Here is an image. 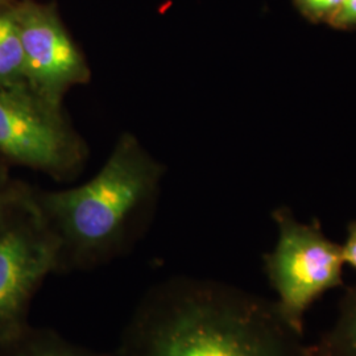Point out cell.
<instances>
[{
  "label": "cell",
  "instance_id": "3957f363",
  "mask_svg": "<svg viewBox=\"0 0 356 356\" xmlns=\"http://www.w3.org/2000/svg\"><path fill=\"white\" fill-rule=\"evenodd\" d=\"M272 216L279 241L264 256V269L282 317L304 337L309 307L325 293L344 285L342 245L322 232L318 220L300 223L288 207L275 210Z\"/></svg>",
  "mask_w": 356,
  "mask_h": 356
},
{
  "label": "cell",
  "instance_id": "277c9868",
  "mask_svg": "<svg viewBox=\"0 0 356 356\" xmlns=\"http://www.w3.org/2000/svg\"><path fill=\"white\" fill-rule=\"evenodd\" d=\"M89 149L63 107L51 106L28 88L0 90V157L57 181L76 177Z\"/></svg>",
  "mask_w": 356,
  "mask_h": 356
},
{
  "label": "cell",
  "instance_id": "9c48e42d",
  "mask_svg": "<svg viewBox=\"0 0 356 356\" xmlns=\"http://www.w3.org/2000/svg\"><path fill=\"white\" fill-rule=\"evenodd\" d=\"M13 4L0 8V90L28 88L24 53Z\"/></svg>",
  "mask_w": 356,
  "mask_h": 356
},
{
  "label": "cell",
  "instance_id": "7a4b0ae2",
  "mask_svg": "<svg viewBox=\"0 0 356 356\" xmlns=\"http://www.w3.org/2000/svg\"><path fill=\"white\" fill-rule=\"evenodd\" d=\"M164 166L132 134H123L102 169L83 185L36 191L58 245V272L91 270L128 252L157 202Z\"/></svg>",
  "mask_w": 356,
  "mask_h": 356
},
{
  "label": "cell",
  "instance_id": "7c38bea8",
  "mask_svg": "<svg viewBox=\"0 0 356 356\" xmlns=\"http://www.w3.org/2000/svg\"><path fill=\"white\" fill-rule=\"evenodd\" d=\"M329 26L341 31H356V0H343Z\"/></svg>",
  "mask_w": 356,
  "mask_h": 356
},
{
  "label": "cell",
  "instance_id": "5b68a950",
  "mask_svg": "<svg viewBox=\"0 0 356 356\" xmlns=\"http://www.w3.org/2000/svg\"><path fill=\"white\" fill-rule=\"evenodd\" d=\"M58 241L29 189L0 226V343L28 326V307L58 272Z\"/></svg>",
  "mask_w": 356,
  "mask_h": 356
},
{
  "label": "cell",
  "instance_id": "6da1fadb",
  "mask_svg": "<svg viewBox=\"0 0 356 356\" xmlns=\"http://www.w3.org/2000/svg\"><path fill=\"white\" fill-rule=\"evenodd\" d=\"M116 356H306L276 301L220 281L173 277L141 297Z\"/></svg>",
  "mask_w": 356,
  "mask_h": 356
},
{
  "label": "cell",
  "instance_id": "8fae6325",
  "mask_svg": "<svg viewBox=\"0 0 356 356\" xmlns=\"http://www.w3.org/2000/svg\"><path fill=\"white\" fill-rule=\"evenodd\" d=\"M29 189L31 186L8 177L7 173L0 175V226L26 197Z\"/></svg>",
  "mask_w": 356,
  "mask_h": 356
},
{
  "label": "cell",
  "instance_id": "30bf717a",
  "mask_svg": "<svg viewBox=\"0 0 356 356\" xmlns=\"http://www.w3.org/2000/svg\"><path fill=\"white\" fill-rule=\"evenodd\" d=\"M343 0H293L297 11L313 24L329 23Z\"/></svg>",
  "mask_w": 356,
  "mask_h": 356
},
{
  "label": "cell",
  "instance_id": "ba28073f",
  "mask_svg": "<svg viewBox=\"0 0 356 356\" xmlns=\"http://www.w3.org/2000/svg\"><path fill=\"white\" fill-rule=\"evenodd\" d=\"M306 356H356V284L346 288L335 325L306 346Z\"/></svg>",
  "mask_w": 356,
  "mask_h": 356
},
{
  "label": "cell",
  "instance_id": "8992f818",
  "mask_svg": "<svg viewBox=\"0 0 356 356\" xmlns=\"http://www.w3.org/2000/svg\"><path fill=\"white\" fill-rule=\"evenodd\" d=\"M13 11L23 45L28 89L44 102L63 107L69 90L91 79L83 53L69 35L54 4L16 0Z\"/></svg>",
  "mask_w": 356,
  "mask_h": 356
},
{
  "label": "cell",
  "instance_id": "52a82bcc",
  "mask_svg": "<svg viewBox=\"0 0 356 356\" xmlns=\"http://www.w3.org/2000/svg\"><path fill=\"white\" fill-rule=\"evenodd\" d=\"M0 356H116L78 346L51 329H26L0 343Z\"/></svg>",
  "mask_w": 356,
  "mask_h": 356
},
{
  "label": "cell",
  "instance_id": "4fadbf2b",
  "mask_svg": "<svg viewBox=\"0 0 356 356\" xmlns=\"http://www.w3.org/2000/svg\"><path fill=\"white\" fill-rule=\"evenodd\" d=\"M344 264L356 269V222H351L347 229V239L342 245Z\"/></svg>",
  "mask_w": 356,
  "mask_h": 356
},
{
  "label": "cell",
  "instance_id": "5bb4252c",
  "mask_svg": "<svg viewBox=\"0 0 356 356\" xmlns=\"http://www.w3.org/2000/svg\"><path fill=\"white\" fill-rule=\"evenodd\" d=\"M15 1H16V0H0V8H3V7H6V6H10V4H13Z\"/></svg>",
  "mask_w": 356,
  "mask_h": 356
}]
</instances>
